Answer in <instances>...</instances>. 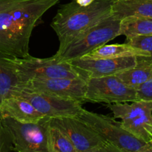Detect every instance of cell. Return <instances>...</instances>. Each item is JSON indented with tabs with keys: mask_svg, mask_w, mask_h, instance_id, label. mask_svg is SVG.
Instances as JSON below:
<instances>
[{
	"mask_svg": "<svg viewBox=\"0 0 152 152\" xmlns=\"http://www.w3.org/2000/svg\"><path fill=\"white\" fill-rule=\"evenodd\" d=\"M62 0H0V53L25 58L30 56L33 30L42 16Z\"/></svg>",
	"mask_w": 152,
	"mask_h": 152,
	"instance_id": "1",
	"label": "cell"
},
{
	"mask_svg": "<svg viewBox=\"0 0 152 152\" xmlns=\"http://www.w3.org/2000/svg\"><path fill=\"white\" fill-rule=\"evenodd\" d=\"M113 2L114 0H94L84 7L72 1L61 5L50 24L59 41L56 54L89 28L111 16Z\"/></svg>",
	"mask_w": 152,
	"mask_h": 152,
	"instance_id": "2",
	"label": "cell"
},
{
	"mask_svg": "<svg viewBox=\"0 0 152 152\" xmlns=\"http://www.w3.org/2000/svg\"><path fill=\"white\" fill-rule=\"evenodd\" d=\"M78 118L96 131L120 152H152V142H145L134 136L115 118L86 109Z\"/></svg>",
	"mask_w": 152,
	"mask_h": 152,
	"instance_id": "3",
	"label": "cell"
},
{
	"mask_svg": "<svg viewBox=\"0 0 152 152\" xmlns=\"http://www.w3.org/2000/svg\"><path fill=\"white\" fill-rule=\"evenodd\" d=\"M120 20L109 16L74 39L59 54H55L62 62L83 57L120 36Z\"/></svg>",
	"mask_w": 152,
	"mask_h": 152,
	"instance_id": "4",
	"label": "cell"
},
{
	"mask_svg": "<svg viewBox=\"0 0 152 152\" xmlns=\"http://www.w3.org/2000/svg\"><path fill=\"white\" fill-rule=\"evenodd\" d=\"M50 118L45 117L37 123H22L3 117L1 123L9 131L17 152H48V132Z\"/></svg>",
	"mask_w": 152,
	"mask_h": 152,
	"instance_id": "5",
	"label": "cell"
},
{
	"mask_svg": "<svg viewBox=\"0 0 152 152\" xmlns=\"http://www.w3.org/2000/svg\"><path fill=\"white\" fill-rule=\"evenodd\" d=\"M14 61L23 84L22 88L34 79L81 77L71 62H62L56 54L44 59L34 57L31 55L25 58L14 57Z\"/></svg>",
	"mask_w": 152,
	"mask_h": 152,
	"instance_id": "6",
	"label": "cell"
},
{
	"mask_svg": "<svg viewBox=\"0 0 152 152\" xmlns=\"http://www.w3.org/2000/svg\"><path fill=\"white\" fill-rule=\"evenodd\" d=\"M50 123L68 137L77 152H120L78 117L50 118Z\"/></svg>",
	"mask_w": 152,
	"mask_h": 152,
	"instance_id": "7",
	"label": "cell"
},
{
	"mask_svg": "<svg viewBox=\"0 0 152 152\" xmlns=\"http://www.w3.org/2000/svg\"><path fill=\"white\" fill-rule=\"evenodd\" d=\"M114 118L121 119V125L136 137L152 142L148 127L152 125V101L136 100L132 103L117 102L108 104Z\"/></svg>",
	"mask_w": 152,
	"mask_h": 152,
	"instance_id": "8",
	"label": "cell"
},
{
	"mask_svg": "<svg viewBox=\"0 0 152 152\" xmlns=\"http://www.w3.org/2000/svg\"><path fill=\"white\" fill-rule=\"evenodd\" d=\"M86 102L107 104L137 100L136 89L125 84L116 75L91 78L87 80Z\"/></svg>",
	"mask_w": 152,
	"mask_h": 152,
	"instance_id": "9",
	"label": "cell"
},
{
	"mask_svg": "<svg viewBox=\"0 0 152 152\" xmlns=\"http://www.w3.org/2000/svg\"><path fill=\"white\" fill-rule=\"evenodd\" d=\"M13 96L28 100L44 117L49 118L79 117L84 109L81 102L44 93L21 90Z\"/></svg>",
	"mask_w": 152,
	"mask_h": 152,
	"instance_id": "10",
	"label": "cell"
},
{
	"mask_svg": "<svg viewBox=\"0 0 152 152\" xmlns=\"http://www.w3.org/2000/svg\"><path fill=\"white\" fill-rule=\"evenodd\" d=\"M87 81L81 78L34 79L22 90L39 92L81 102H86ZM21 91V90H20Z\"/></svg>",
	"mask_w": 152,
	"mask_h": 152,
	"instance_id": "11",
	"label": "cell"
},
{
	"mask_svg": "<svg viewBox=\"0 0 152 152\" xmlns=\"http://www.w3.org/2000/svg\"><path fill=\"white\" fill-rule=\"evenodd\" d=\"M80 77L87 81L88 79L116 75L136 65L137 57L116 59H91L81 57L69 61Z\"/></svg>",
	"mask_w": 152,
	"mask_h": 152,
	"instance_id": "12",
	"label": "cell"
},
{
	"mask_svg": "<svg viewBox=\"0 0 152 152\" xmlns=\"http://www.w3.org/2000/svg\"><path fill=\"white\" fill-rule=\"evenodd\" d=\"M23 84L13 56L0 53V105L22 89Z\"/></svg>",
	"mask_w": 152,
	"mask_h": 152,
	"instance_id": "13",
	"label": "cell"
},
{
	"mask_svg": "<svg viewBox=\"0 0 152 152\" xmlns=\"http://www.w3.org/2000/svg\"><path fill=\"white\" fill-rule=\"evenodd\" d=\"M3 117H10L22 123H37L44 116L26 99L21 97H9L0 105Z\"/></svg>",
	"mask_w": 152,
	"mask_h": 152,
	"instance_id": "14",
	"label": "cell"
},
{
	"mask_svg": "<svg viewBox=\"0 0 152 152\" xmlns=\"http://www.w3.org/2000/svg\"><path fill=\"white\" fill-rule=\"evenodd\" d=\"M132 16L152 18V0H114L111 16L114 19Z\"/></svg>",
	"mask_w": 152,
	"mask_h": 152,
	"instance_id": "15",
	"label": "cell"
},
{
	"mask_svg": "<svg viewBox=\"0 0 152 152\" xmlns=\"http://www.w3.org/2000/svg\"><path fill=\"white\" fill-rule=\"evenodd\" d=\"M151 57V55L140 49L130 45L128 43L123 44H105L87 53L83 57L91 59H116L125 57Z\"/></svg>",
	"mask_w": 152,
	"mask_h": 152,
	"instance_id": "16",
	"label": "cell"
},
{
	"mask_svg": "<svg viewBox=\"0 0 152 152\" xmlns=\"http://www.w3.org/2000/svg\"><path fill=\"white\" fill-rule=\"evenodd\" d=\"M128 86L137 89L152 77V58L137 57L136 65L116 74Z\"/></svg>",
	"mask_w": 152,
	"mask_h": 152,
	"instance_id": "17",
	"label": "cell"
},
{
	"mask_svg": "<svg viewBox=\"0 0 152 152\" xmlns=\"http://www.w3.org/2000/svg\"><path fill=\"white\" fill-rule=\"evenodd\" d=\"M119 35L126 36V39L139 35H152V18L128 16L120 21Z\"/></svg>",
	"mask_w": 152,
	"mask_h": 152,
	"instance_id": "18",
	"label": "cell"
},
{
	"mask_svg": "<svg viewBox=\"0 0 152 152\" xmlns=\"http://www.w3.org/2000/svg\"><path fill=\"white\" fill-rule=\"evenodd\" d=\"M48 151L77 152L68 137L59 128L50 123L48 132Z\"/></svg>",
	"mask_w": 152,
	"mask_h": 152,
	"instance_id": "19",
	"label": "cell"
},
{
	"mask_svg": "<svg viewBox=\"0 0 152 152\" xmlns=\"http://www.w3.org/2000/svg\"><path fill=\"white\" fill-rule=\"evenodd\" d=\"M130 45L148 53L152 56V35H139L126 41Z\"/></svg>",
	"mask_w": 152,
	"mask_h": 152,
	"instance_id": "20",
	"label": "cell"
},
{
	"mask_svg": "<svg viewBox=\"0 0 152 152\" xmlns=\"http://www.w3.org/2000/svg\"><path fill=\"white\" fill-rule=\"evenodd\" d=\"M13 140L9 131L0 121V152L13 151Z\"/></svg>",
	"mask_w": 152,
	"mask_h": 152,
	"instance_id": "21",
	"label": "cell"
},
{
	"mask_svg": "<svg viewBox=\"0 0 152 152\" xmlns=\"http://www.w3.org/2000/svg\"><path fill=\"white\" fill-rule=\"evenodd\" d=\"M137 100L152 101V77L136 89Z\"/></svg>",
	"mask_w": 152,
	"mask_h": 152,
	"instance_id": "22",
	"label": "cell"
},
{
	"mask_svg": "<svg viewBox=\"0 0 152 152\" xmlns=\"http://www.w3.org/2000/svg\"><path fill=\"white\" fill-rule=\"evenodd\" d=\"M74 1H75L80 5L86 7V6L90 5L94 0H74Z\"/></svg>",
	"mask_w": 152,
	"mask_h": 152,
	"instance_id": "23",
	"label": "cell"
},
{
	"mask_svg": "<svg viewBox=\"0 0 152 152\" xmlns=\"http://www.w3.org/2000/svg\"><path fill=\"white\" fill-rule=\"evenodd\" d=\"M148 133H149L150 136H151V140H152V125H150L149 127H148Z\"/></svg>",
	"mask_w": 152,
	"mask_h": 152,
	"instance_id": "24",
	"label": "cell"
},
{
	"mask_svg": "<svg viewBox=\"0 0 152 152\" xmlns=\"http://www.w3.org/2000/svg\"><path fill=\"white\" fill-rule=\"evenodd\" d=\"M2 118H3L2 114H1V111H0V121H1V120H2Z\"/></svg>",
	"mask_w": 152,
	"mask_h": 152,
	"instance_id": "25",
	"label": "cell"
}]
</instances>
